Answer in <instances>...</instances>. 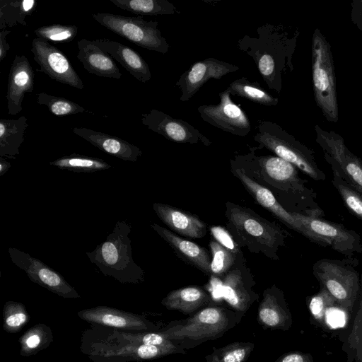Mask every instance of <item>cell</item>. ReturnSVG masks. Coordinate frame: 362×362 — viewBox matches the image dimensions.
Wrapping results in <instances>:
<instances>
[{
    "instance_id": "277c9868",
    "label": "cell",
    "mask_w": 362,
    "mask_h": 362,
    "mask_svg": "<svg viewBox=\"0 0 362 362\" xmlns=\"http://www.w3.org/2000/svg\"><path fill=\"white\" fill-rule=\"evenodd\" d=\"M238 323L233 310L209 305L186 319L171 322L161 334L176 346L186 351L205 341L221 338Z\"/></svg>"
},
{
    "instance_id": "ab89813d",
    "label": "cell",
    "mask_w": 362,
    "mask_h": 362,
    "mask_svg": "<svg viewBox=\"0 0 362 362\" xmlns=\"http://www.w3.org/2000/svg\"><path fill=\"white\" fill-rule=\"evenodd\" d=\"M274 362H313V357L309 353L291 351L283 354Z\"/></svg>"
},
{
    "instance_id": "6da1fadb",
    "label": "cell",
    "mask_w": 362,
    "mask_h": 362,
    "mask_svg": "<svg viewBox=\"0 0 362 362\" xmlns=\"http://www.w3.org/2000/svg\"><path fill=\"white\" fill-rule=\"evenodd\" d=\"M257 33V37L244 35L237 46L253 59L269 88L280 93L282 75L294 69L293 56L300 32L281 24L265 23Z\"/></svg>"
},
{
    "instance_id": "e0dca14e",
    "label": "cell",
    "mask_w": 362,
    "mask_h": 362,
    "mask_svg": "<svg viewBox=\"0 0 362 362\" xmlns=\"http://www.w3.org/2000/svg\"><path fill=\"white\" fill-rule=\"evenodd\" d=\"M239 69L238 66L214 57H208L194 63L180 76L175 83L181 91L180 100L182 102L189 100L209 80L221 79Z\"/></svg>"
},
{
    "instance_id": "b9f144b4",
    "label": "cell",
    "mask_w": 362,
    "mask_h": 362,
    "mask_svg": "<svg viewBox=\"0 0 362 362\" xmlns=\"http://www.w3.org/2000/svg\"><path fill=\"white\" fill-rule=\"evenodd\" d=\"M351 6V21L359 30L362 31V0H353Z\"/></svg>"
},
{
    "instance_id": "3957f363",
    "label": "cell",
    "mask_w": 362,
    "mask_h": 362,
    "mask_svg": "<svg viewBox=\"0 0 362 362\" xmlns=\"http://www.w3.org/2000/svg\"><path fill=\"white\" fill-rule=\"evenodd\" d=\"M225 216L227 229L240 247L272 260H279L277 252L285 245L289 235L285 230L250 208L230 202L226 203Z\"/></svg>"
},
{
    "instance_id": "7a4b0ae2",
    "label": "cell",
    "mask_w": 362,
    "mask_h": 362,
    "mask_svg": "<svg viewBox=\"0 0 362 362\" xmlns=\"http://www.w3.org/2000/svg\"><path fill=\"white\" fill-rule=\"evenodd\" d=\"M247 156L263 179L283 194L290 213L316 218L325 216L316 192L296 166L276 156H256L250 153Z\"/></svg>"
},
{
    "instance_id": "d6a6232c",
    "label": "cell",
    "mask_w": 362,
    "mask_h": 362,
    "mask_svg": "<svg viewBox=\"0 0 362 362\" xmlns=\"http://www.w3.org/2000/svg\"><path fill=\"white\" fill-rule=\"evenodd\" d=\"M255 347L251 342H233L214 349L205 356L206 362H246Z\"/></svg>"
},
{
    "instance_id": "30bf717a",
    "label": "cell",
    "mask_w": 362,
    "mask_h": 362,
    "mask_svg": "<svg viewBox=\"0 0 362 362\" xmlns=\"http://www.w3.org/2000/svg\"><path fill=\"white\" fill-rule=\"evenodd\" d=\"M303 228V235L311 242L329 247L346 257H354L362 252L360 235L344 225L323 218L291 213Z\"/></svg>"
},
{
    "instance_id": "f6af8a7d",
    "label": "cell",
    "mask_w": 362,
    "mask_h": 362,
    "mask_svg": "<svg viewBox=\"0 0 362 362\" xmlns=\"http://www.w3.org/2000/svg\"><path fill=\"white\" fill-rule=\"evenodd\" d=\"M11 167V164L4 158L0 157V176L4 175Z\"/></svg>"
},
{
    "instance_id": "ee69618b",
    "label": "cell",
    "mask_w": 362,
    "mask_h": 362,
    "mask_svg": "<svg viewBox=\"0 0 362 362\" xmlns=\"http://www.w3.org/2000/svg\"><path fill=\"white\" fill-rule=\"evenodd\" d=\"M26 320V316L23 313H16L9 315L6 323L11 327H18L22 325Z\"/></svg>"
},
{
    "instance_id": "7402d4cb",
    "label": "cell",
    "mask_w": 362,
    "mask_h": 362,
    "mask_svg": "<svg viewBox=\"0 0 362 362\" xmlns=\"http://www.w3.org/2000/svg\"><path fill=\"white\" fill-rule=\"evenodd\" d=\"M153 209L171 231L191 238H202L206 233V225L196 215L161 203H154Z\"/></svg>"
},
{
    "instance_id": "7c38bea8",
    "label": "cell",
    "mask_w": 362,
    "mask_h": 362,
    "mask_svg": "<svg viewBox=\"0 0 362 362\" xmlns=\"http://www.w3.org/2000/svg\"><path fill=\"white\" fill-rule=\"evenodd\" d=\"M224 300L233 310L239 323L251 305L259 299L254 290L256 282L247 266L243 252L238 256L230 269L221 279Z\"/></svg>"
},
{
    "instance_id": "60d3db41",
    "label": "cell",
    "mask_w": 362,
    "mask_h": 362,
    "mask_svg": "<svg viewBox=\"0 0 362 362\" xmlns=\"http://www.w3.org/2000/svg\"><path fill=\"white\" fill-rule=\"evenodd\" d=\"M103 314L98 319L103 324L115 327H124L127 324V320L121 315H115L110 311L104 312Z\"/></svg>"
},
{
    "instance_id": "2e32d148",
    "label": "cell",
    "mask_w": 362,
    "mask_h": 362,
    "mask_svg": "<svg viewBox=\"0 0 362 362\" xmlns=\"http://www.w3.org/2000/svg\"><path fill=\"white\" fill-rule=\"evenodd\" d=\"M13 263L26 272L33 282L66 297L78 296L76 292L57 271L28 253L15 247H9Z\"/></svg>"
},
{
    "instance_id": "8fae6325",
    "label": "cell",
    "mask_w": 362,
    "mask_h": 362,
    "mask_svg": "<svg viewBox=\"0 0 362 362\" xmlns=\"http://www.w3.org/2000/svg\"><path fill=\"white\" fill-rule=\"evenodd\" d=\"M315 141L322 148L325 160L334 174L362 195V160L346 146L343 137L334 131L314 127Z\"/></svg>"
},
{
    "instance_id": "83f0119b",
    "label": "cell",
    "mask_w": 362,
    "mask_h": 362,
    "mask_svg": "<svg viewBox=\"0 0 362 362\" xmlns=\"http://www.w3.org/2000/svg\"><path fill=\"white\" fill-rule=\"evenodd\" d=\"M36 6L35 0H1L0 29L11 28L17 24L26 25L25 18L35 11Z\"/></svg>"
},
{
    "instance_id": "52a82bcc",
    "label": "cell",
    "mask_w": 362,
    "mask_h": 362,
    "mask_svg": "<svg viewBox=\"0 0 362 362\" xmlns=\"http://www.w3.org/2000/svg\"><path fill=\"white\" fill-rule=\"evenodd\" d=\"M256 129L254 140L259 144V148H267L315 181L325 180L326 175L319 168L313 151L296 140L280 125L260 120Z\"/></svg>"
},
{
    "instance_id": "9c48e42d",
    "label": "cell",
    "mask_w": 362,
    "mask_h": 362,
    "mask_svg": "<svg viewBox=\"0 0 362 362\" xmlns=\"http://www.w3.org/2000/svg\"><path fill=\"white\" fill-rule=\"evenodd\" d=\"M92 17L107 30L137 46L163 54L169 50L170 45L158 29L157 21L109 13H97Z\"/></svg>"
},
{
    "instance_id": "bcb514c9",
    "label": "cell",
    "mask_w": 362,
    "mask_h": 362,
    "mask_svg": "<svg viewBox=\"0 0 362 362\" xmlns=\"http://www.w3.org/2000/svg\"><path fill=\"white\" fill-rule=\"evenodd\" d=\"M40 337L36 334L32 335L30 337H28V339H27V341H26L27 345L30 348H34V347L37 346L40 344Z\"/></svg>"
},
{
    "instance_id": "603a6c76",
    "label": "cell",
    "mask_w": 362,
    "mask_h": 362,
    "mask_svg": "<svg viewBox=\"0 0 362 362\" xmlns=\"http://www.w3.org/2000/svg\"><path fill=\"white\" fill-rule=\"evenodd\" d=\"M72 130L102 151L124 161L136 162L142 155L139 147L117 136L85 127H74Z\"/></svg>"
},
{
    "instance_id": "7bdbcfd3",
    "label": "cell",
    "mask_w": 362,
    "mask_h": 362,
    "mask_svg": "<svg viewBox=\"0 0 362 362\" xmlns=\"http://www.w3.org/2000/svg\"><path fill=\"white\" fill-rule=\"evenodd\" d=\"M11 31L6 29L0 31V62L6 57L11 46L7 42L6 37L10 34Z\"/></svg>"
},
{
    "instance_id": "8992f818",
    "label": "cell",
    "mask_w": 362,
    "mask_h": 362,
    "mask_svg": "<svg viewBox=\"0 0 362 362\" xmlns=\"http://www.w3.org/2000/svg\"><path fill=\"white\" fill-rule=\"evenodd\" d=\"M358 264V260L354 257L343 259L323 258L313 266V274L320 286L348 315L354 311L361 292V274L356 269Z\"/></svg>"
},
{
    "instance_id": "5bb4252c",
    "label": "cell",
    "mask_w": 362,
    "mask_h": 362,
    "mask_svg": "<svg viewBox=\"0 0 362 362\" xmlns=\"http://www.w3.org/2000/svg\"><path fill=\"white\" fill-rule=\"evenodd\" d=\"M217 105H203L197 108L202 119L213 127L232 134L245 136L251 131L246 113L230 98L226 89L218 94Z\"/></svg>"
},
{
    "instance_id": "f1b7e54d",
    "label": "cell",
    "mask_w": 362,
    "mask_h": 362,
    "mask_svg": "<svg viewBox=\"0 0 362 362\" xmlns=\"http://www.w3.org/2000/svg\"><path fill=\"white\" fill-rule=\"evenodd\" d=\"M117 7L140 16L172 15L180 13L168 0H110Z\"/></svg>"
},
{
    "instance_id": "4316f807",
    "label": "cell",
    "mask_w": 362,
    "mask_h": 362,
    "mask_svg": "<svg viewBox=\"0 0 362 362\" xmlns=\"http://www.w3.org/2000/svg\"><path fill=\"white\" fill-rule=\"evenodd\" d=\"M28 124L27 118L1 119L0 120V157L16 158L24 141Z\"/></svg>"
},
{
    "instance_id": "d590c367",
    "label": "cell",
    "mask_w": 362,
    "mask_h": 362,
    "mask_svg": "<svg viewBox=\"0 0 362 362\" xmlns=\"http://www.w3.org/2000/svg\"><path fill=\"white\" fill-rule=\"evenodd\" d=\"M308 305L310 316L322 326L325 325L328 314L339 307L332 296L321 286L320 291L310 298Z\"/></svg>"
},
{
    "instance_id": "ac0fdd59",
    "label": "cell",
    "mask_w": 362,
    "mask_h": 362,
    "mask_svg": "<svg viewBox=\"0 0 362 362\" xmlns=\"http://www.w3.org/2000/svg\"><path fill=\"white\" fill-rule=\"evenodd\" d=\"M231 171L243 184L245 189L262 207L271 211L277 218L289 228L303 235L300 224L276 199L273 193L267 187L252 180L245 170L235 160H230Z\"/></svg>"
},
{
    "instance_id": "484cf974",
    "label": "cell",
    "mask_w": 362,
    "mask_h": 362,
    "mask_svg": "<svg viewBox=\"0 0 362 362\" xmlns=\"http://www.w3.org/2000/svg\"><path fill=\"white\" fill-rule=\"evenodd\" d=\"M211 302L210 294L198 286L173 290L162 300V304L168 310H177L186 315L197 313L209 306Z\"/></svg>"
},
{
    "instance_id": "44dd1931",
    "label": "cell",
    "mask_w": 362,
    "mask_h": 362,
    "mask_svg": "<svg viewBox=\"0 0 362 362\" xmlns=\"http://www.w3.org/2000/svg\"><path fill=\"white\" fill-rule=\"evenodd\" d=\"M151 228L170 246L175 253L185 262L192 265L206 276H211V261L207 250L190 240L178 236L157 223Z\"/></svg>"
},
{
    "instance_id": "4fadbf2b",
    "label": "cell",
    "mask_w": 362,
    "mask_h": 362,
    "mask_svg": "<svg viewBox=\"0 0 362 362\" xmlns=\"http://www.w3.org/2000/svg\"><path fill=\"white\" fill-rule=\"evenodd\" d=\"M33 59L40 66L39 71L52 79L83 90V83L67 57L57 47L43 39L35 37L30 49Z\"/></svg>"
},
{
    "instance_id": "9a60e30c",
    "label": "cell",
    "mask_w": 362,
    "mask_h": 362,
    "mask_svg": "<svg viewBox=\"0 0 362 362\" xmlns=\"http://www.w3.org/2000/svg\"><path fill=\"white\" fill-rule=\"evenodd\" d=\"M141 122L150 130L169 141L182 144H202L210 146L211 141L187 122L174 118L162 111L151 109L141 115Z\"/></svg>"
},
{
    "instance_id": "1f68e13d",
    "label": "cell",
    "mask_w": 362,
    "mask_h": 362,
    "mask_svg": "<svg viewBox=\"0 0 362 362\" xmlns=\"http://www.w3.org/2000/svg\"><path fill=\"white\" fill-rule=\"evenodd\" d=\"M49 164L62 170L83 173H95L111 168L104 160L77 153L62 156Z\"/></svg>"
},
{
    "instance_id": "8d00e7d4",
    "label": "cell",
    "mask_w": 362,
    "mask_h": 362,
    "mask_svg": "<svg viewBox=\"0 0 362 362\" xmlns=\"http://www.w3.org/2000/svg\"><path fill=\"white\" fill-rule=\"evenodd\" d=\"M332 184L343 200L346 209L362 221V195L339 176L332 174Z\"/></svg>"
},
{
    "instance_id": "f35d334b",
    "label": "cell",
    "mask_w": 362,
    "mask_h": 362,
    "mask_svg": "<svg viewBox=\"0 0 362 362\" xmlns=\"http://www.w3.org/2000/svg\"><path fill=\"white\" fill-rule=\"evenodd\" d=\"M209 230L213 239L221 245L236 255L242 252L240 247L235 241L227 228L217 226L210 227Z\"/></svg>"
},
{
    "instance_id": "ba28073f",
    "label": "cell",
    "mask_w": 362,
    "mask_h": 362,
    "mask_svg": "<svg viewBox=\"0 0 362 362\" xmlns=\"http://www.w3.org/2000/svg\"><path fill=\"white\" fill-rule=\"evenodd\" d=\"M311 69L314 98L325 119L339 120L336 76L331 46L319 28L314 30L311 43Z\"/></svg>"
},
{
    "instance_id": "d4e9b609",
    "label": "cell",
    "mask_w": 362,
    "mask_h": 362,
    "mask_svg": "<svg viewBox=\"0 0 362 362\" xmlns=\"http://www.w3.org/2000/svg\"><path fill=\"white\" fill-rule=\"evenodd\" d=\"M77 46L76 57L88 72L101 77L120 79L122 74L113 59L93 40L81 39L77 42Z\"/></svg>"
},
{
    "instance_id": "f546056e",
    "label": "cell",
    "mask_w": 362,
    "mask_h": 362,
    "mask_svg": "<svg viewBox=\"0 0 362 362\" xmlns=\"http://www.w3.org/2000/svg\"><path fill=\"white\" fill-rule=\"evenodd\" d=\"M226 89L230 95L259 105L274 106L279 103V99L265 90L257 81L251 82L245 77L235 79L228 84Z\"/></svg>"
},
{
    "instance_id": "cb8c5ba5",
    "label": "cell",
    "mask_w": 362,
    "mask_h": 362,
    "mask_svg": "<svg viewBox=\"0 0 362 362\" xmlns=\"http://www.w3.org/2000/svg\"><path fill=\"white\" fill-rule=\"evenodd\" d=\"M93 41L138 81L146 83L151 78V73L147 62L131 47L107 38L95 39Z\"/></svg>"
},
{
    "instance_id": "d6986e66",
    "label": "cell",
    "mask_w": 362,
    "mask_h": 362,
    "mask_svg": "<svg viewBox=\"0 0 362 362\" xmlns=\"http://www.w3.org/2000/svg\"><path fill=\"white\" fill-rule=\"evenodd\" d=\"M257 320L264 329L286 331L291 327V313L284 292L275 284L263 291L257 310Z\"/></svg>"
},
{
    "instance_id": "74e56055",
    "label": "cell",
    "mask_w": 362,
    "mask_h": 362,
    "mask_svg": "<svg viewBox=\"0 0 362 362\" xmlns=\"http://www.w3.org/2000/svg\"><path fill=\"white\" fill-rule=\"evenodd\" d=\"M34 33L37 37L48 42L66 43L75 38L78 28L76 25L54 24L37 28Z\"/></svg>"
},
{
    "instance_id": "836d02e7",
    "label": "cell",
    "mask_w": 362,
    "mask_h": 362,
    "mask_svg": "<svg viewBox=\"0 0 362 362\" xmlns=\"http://www.w3.org/2000/svg\"><path fill=\"white\" fill-rule=\"evenodd\" d=\"M209 247L212 255L210 277L221 281L233 266L240 253H233L213 238L210 240Z\"/></svg>"
},
{
    "instance_id": "5b68a950",
    "label": "cell",
    "mask_w": 362,
    "mask_h": 362,
    "mask_svg": "<svg viewBox=\"0 0 362 362\" xmlns=\"http://www.w3.org/2000/svg\"><path fill=\"white\" fill-rule=\"evenodd\" d=\"M131 230L129 223L118 221L106 240L86 255L103 274L121 282L137 283L144 280V273L132 257Z\"/></svg>"
},
{
    "instance_id": "4dcf8cb0",
    "label": "cell",
    "mask_w": 362,
    "mask_h": 362,
    "mask_svg": "<svg viewBox=\"0 0 362 362\" xmlns=\"http://www.w3.org/2000/svg\"><path fill=\"white\" fill-rule=\"evenodd\" d=\"M355 308L351 331L342 344V350L347 356V362H362V274L360 296Z\"/></svg>"
},
{
    "instance_id": "ffe728a7",
    "label": "cell",
    "mask_w": 362,
    "mask_h": 362,
    "mask_svg": "<svg viewBox=\"0 0 362 362\" xmlns=\"http://www.w3.org/2000/svg\"><path fill=\"white\" fill-rule=\"evenodd\" d=\"M35 73L24 55H16L11 66L6 93L8 113L18 115L23 110L25 94L34 89Z\"/></svg>"
},
{
    "instance_id": "e575fe53",
    "label": "cell",
    "mask_w": 362,
    "mask_h": 362,
    "mask_svg": "<svg viewBox=\"0 0 362 362\" xmlns=\"http://www.w3.org/2000/svg\"><path fill=\"white\" fill-rule=\"evenodd\" d=\"M36 95L37 103L47 106L49 111L57 116L88 112L83 107L63 97L51 95L45 92L37 93Z\"/></svg>"
}]
</instances>
